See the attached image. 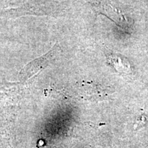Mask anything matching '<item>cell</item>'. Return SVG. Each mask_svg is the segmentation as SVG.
I'll list each match as a JSON object with an SVG mask.
<instances>
[{
  "mask_svg": "<svg viewBox=\"0 0 148 148\" xmlns=\"http://www.w3.org/2000/svg\"><path fill=\"white\" fill-rule=\"evenodd\" d=\"M56 49H54L47 54L33 60L30 63L25 66V67L21 70L19 76L21 79H27L34 76L36 73L41 71L42 69L45 68L51 60H53V57L56 56Z\"/></svg>",
  "mask_w": 148,
  "mask_h": 148,
  "instance_id": "1",
  "label": "cell"
},
{
  "mask_svg": "<svg viewBox=\"0 0 148 148\" xmlns=\"http://www.w3.org/2000/svg\"><path fill=\"white\" fill-rule=\"evenodd\" d=\"M108 62L119 73H129L130 71V66L126 60L122 58L120 56L110 55L108 57Z\"/></svg>",
  "mask_w": 148,
  "mask_h": 148,
  "instance_id": "2",
  "label": "cell"
}]
</instances>
